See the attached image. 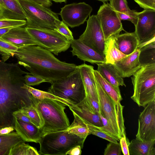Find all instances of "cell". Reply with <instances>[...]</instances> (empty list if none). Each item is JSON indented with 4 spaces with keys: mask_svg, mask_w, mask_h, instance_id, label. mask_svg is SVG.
Returning a JSON list of instances; mask_svg holds the SVG:
<instances>
[{
    "mask_svg": "<svg viewBox=\"0 0 155 155\" xmlns=\"http://www.w3.org/2000/svg\"><path fill=\"white\" fill-rule=\"evenodd\" d=\"M155 140L141 141L136 138L128 145L129 155H155Z\"/></svg>",
    "mask_w": 155,
    "mask_h": 155,
    "instance_id": "cell-23",
    "label": "cell"
},
{
    "mask_svg": "<svg viewBox=\"0 0 155 155\" xmlns=\"http://www.w3.org/2000/svg\"><path fill=\"white\" fill-rule=\"evenodd\" d=\"M14 56L18 64L31 74L51 84L67 76L77 68L76 64L61 61L52 53L39 46L18 48Z\"/></svg>",
    "mask_w": 155,
    "mask_h": 155,
    "instance_id": "cell-2",
    "label": "cell"
},
{
    "mask_svg": "<svg viewBox=\"0 0 155 155\" xmlns=\"http://www.w3.org/2000/svg\"><path fill=\"white\" fill-rule=\"evenodd\" d=\"M72 50L70 51L73 56L77 57L84 62L97 64L106 62L104 56L84 44L78 39L70 41Z\"/></svg>",
    "mask_w": 155,
    "mask_h": 155,
    "instance_id": "cell-15",
    "label": "cell"
},
{
    "mask_svg": "<svg viewBox=\"0 0 155 155\" xmlns=\"http://www.w3.org/2000/svg\"><path fill=\"white\" fill-rule=\"evenodd\" d=\"M98 1L102 2H107L108 1H110V0H97Z\"/></svg>",
    "mask_w": 155,
    "mask_h": 155,
    "instance_id": "cell-52",
    "label": "cell"
},
{
    "mask_svg": "<svg viewBox=\"0 0 155 155\" xmlns=\"http://www.w3.org/2000/svg\"><path fill=\"white\" fill-rule=\"evenodd\" d=\"M134 32L141 46L155 38V10L144 9L138 12Z\"/></svg>",
    "mask_w": 155,
    "mask_h": 155,
    "instance_id": "cell-13",
    "label": "cell"
},
{
    "mask_svg": "<svg viewBox=\"0 0 155 155\" xmlns=\"http://www.w3.org/2000/svg\"><path fill=\"white\" fill-rule=\"evenodd\" d=\"M122 150L120 143L110 142L104 150V155H121Z\"/></svg>",
    "mask_w": 155,
    "mask_h": 155,
    "instance_id": "cell-38",
    "label": "cell"
},
{
    "mask_svg": "<svg viewBox=\"0 0 155 155\" xmlns=\"http://www.w3.org/2000/svg\"><path fill=\"white\" fill-rule=\"evenodd\" d=\"M99 115L103 125V127L104 129L117 137L120 140V139L116 133L109 124L107 119L103 116L101 113H99Z\"/></svg>",
    "mask_w": 155,
    "mask_h": 155,
    "instance_id": "cell-43",
    "label": "cell"
},
{
    "mask_svg": "<svg viewBox=\"0 0 155 155\" xmlns=\"http://www.w3.org/2000/svg\"><path fill=\"white\" fill-rule=\"evenodd\" d=\"M144 9L155 10V0H134Z\"/></svg>",
    "mask_w": 155,
    "mask_h": 155,
    "instance_id": "cell-41",
    "label": "cell"
},
{
    "mask_svg": "<svg viewBox=\"0 0 155 155\" xmlns=\"http://www.w3.org/2000/svg\"><path fill=\"white\" fill-rule=\"evenodd\" d=\"M24 82L26 85L31 86L38 85L46 81L44 79L34 75L28 72L24 75Z\"/></svg>",
    "mask_w": 155,
    "mask_h": 155,
    "instance_id": "cell-39",
    "label": "cell"
},
{
    "mask_svg": "<svg viewBox=\"0 0 155 155\" xmlns=\"http://www.w3.org/2000/svg\"><path fill=\"white\" fill-rule=\"evenodd\" d=\"M39 4L47 7H50L52 5L51 0H26Z\"/></svg>",
    "mask_w": 155,
    "mask_h": 155,
    "instance_id": "cell-47",
    "label": "cell"
},
{
    "mask_svg": "<svg viewBox=\"0 0 155 155\" xmlns=\"http://www.w3.org/2000/svg\"><path fill=\"white\" fill-rule=\"evenodd\" d=\"M69 108L72 112L89 122L97 126H103L99 114L94 111L85 97L80 103Z\"/></svg>",
    "mask_w": 155,
    "mask_h": 155,
    "instance_id": "cell-19",
    "label": "cell"
},
{
    "mask_svg": "<svg viewBox=\"0 0 155 155\" xmlns=\"http://www.w3.org/2000/svg\"><path fill=\"white\" fill-rule=\"evenodd\" d=\"M26 23L25 20H17L9 19L0 15V28L23 26L25 25Z\"/></svg>",
    "mask_w": 155,
    "mask_h": 155,
    "instance_id": "cell-37",
    "label": "cell"
},
{
    "mask_svg": "<svg viewBox=\"0 0 155 155\" xmlns=\"http://www.w3.org/2000/svg\"><path fill=\"white\" fill-rule=\"evenodd\" d=\"M81 149L80 145L75 146L69 150L66 153V155H80L81 153Z\"/></svg>",
    "mask_w": 155,
    "mask_h": 155,
    "instance_id": "cell-46",
    "label": "cell"
},
{
    "mask_svg": "<svg viewBox=\"0 0 155 155\" xmlns=\"http://www.w3.org/2000/svg\"><path fill=\"white\" fill-rule=\"evenodd\" d=\"M54 23L55 28L54 30L70 41L74 39L72 32L64 22L57 19L55 20Z\"/></svg>",
    "mask_w": 155,
    "mask_h": 155,
    "instance_id": "cell-34",
    "label": "cell"
},
{
    "mask_svg": "<svg viewBox=\"0 0 155 155\" xmlns=\"http://www.w3.org/2000/svg\"><path fill=\"white\" fill-rule=\"evenodd\" d=\"M104 54L105 63L113 64L115 61L127 56L119 50L114 36H110L106 40Z\"/></svg>",
    "mask_w": 155,
    "mask_h": 155,
    "instance_id": "cell-24",
    "label": "cell"
},
{
    "mask_svg": "<svg viewBox=\"0 0 155 155\" xmlns=\"http://www.w3.org/2000/svg\"><path fill=\"white\" fill-rule=\"evenodd\" d=\"M0 6H4L2 0H0Z\"/></svg>",
    "mask_w": 155,
    "mask_h": 155,
    "instance_id": "cell-51",
    "label": "cell"
},
{
    "mask_svg": "<svg viewBox=\"0 0 155 155\" xmlns=\"http://www.w3.org/2000/svg\"><path fill=\"white\" fill-rule=\"evenodd\" d=\"M0 129L14 127V112L34 105V98L22 87L24 75L28 72L22 70L18 63H7L0 58Z\"/></svg>",
    "mask_w": 155,
    "mask_h": 155,
    "instance_id": "cell-1",
    "label": "cell"
},
{
    "mask_svg": "<svg viewBox=\"0 0 155 155\" xmlns=\"http://www.w3.org/2000/svg\"><path fill=\"white\" fill-rule=\"evenodd\" d=\"M140 49L138 47L133 53L115 61L113 64L123 78L132 76L141 68L139 60Z\"/></svg>",
    "mask_w": 155,
    "mask_h": 155,
    "instance_id": "cell-16",
    "label": "cell"
},
{
    "mask_svg": "<svg viewBox=\"0 0 155 155\" xmlns=\"http://www.w3.org/2000/svg\"><path fill=\"white\" fill-rule=\"evenodd\" d=\"M144 108L139 115L136 138L141 141L155 140V101Z\"/></svg>",
    "mask_w": 155,
    "mask_h": 155,
    "instance_id": "cell-14",
    "label": "cell"
},
{
    "mask_svg": "<svg viewBox=\"0 0 155 155\" xmlns=\"http://www.w3.org/2000/svg\"><path fill=\"white\" fill-rule=\"evenodd\" d=\"M96 82L102 115L107 119L120 139L126 137L123 113L124 106L115 103L96 80Z\"/></svg>",
    "mask_w": 155,
    "mask_h": 155,
    "instance_id": "cell-7",
    "label": "cell"
},
{
    "mask_svg": "<svg viewBox=\"0 0 155 155\" xmlns=\"http://www.w3.org/2000/svg\"><path fill=\"white\" fill-rule=\"evenodd\" d=\"M87 22L84 32L78 39L104 57V51L106 41L96 15L90 16Z\"/></svg>",
    "mask_w": 155,
    "mask_h": 155,
    "instance_id": "cell-10",
    "label": "cell"
},
{
    "mask_svg": "<svg viewBox=\"0 0 155 155\" xmlns=\"http://www.w3.org/2000/svg\"><path fill=\"white\" fill-rule=\"evenodd\" d=\"M26 17L25 27L55 28L54 21L58 14L48 7L26 0H18Z\"/></svg>",
    "mask_w": 155,
    "mask_h": 155,
    "instance_id": "cell-8",
    "label": "cell"
},
{
    "mask_svg": "<svg viewBox=\"0 0 155 155\" xmlns=\"http://www.w3.org/2000/svg\"><path fill=\"white\" fill-rule=\"evenodd\" d=\"M140 48L139 60L141 67L155 64V38Z\"/></svg>",
    "mask_w": 155,
    "mask_h": 155,
    "instance_id": "cell-25",
    "label": "cell"
},
{
    "mask_svg": "<svg viewBox=\"0 0 155 155\" xmlns=\"http://www.w3.org/2000/svg\"><path fill=\"white\" fill-rule=\"evenodd\" d=\"M120 19L123 20H127L131 22L134 26L137 24L138 19V12L136 10H133V11L130 13H124L117 12Z\"/></svg>",
    "mask_w": 155,
    "mask_h": 155,
    "instance_id": "cell-40",
    "label": "cell"
},
{
    "mask_svg": "<svg viewBox=\"0 0 155 155\" xmlns=\"http://www.w3.org/2000/svg\"><path fill=\"white\" fill-rule=\"evenodd\" d=\"M110 5L117 12L129 13L133 11L129 8L127 0H110Z\"/></svg>",
    "mask_w": 155,
    "mask_h": 155,
    "instance_id": "cell-36",
    "label": "cell"
},
{
    "mask_svg": "<svg viewBox=\"0 0 155 155\" xmlns=\"http://www.w3.org/2000/svg\"><path fill=\"white\" fill-rule=\"evenodd\" d=\"M94 74L96 80L100 84L105 91L118 104L122 100L119 87H116L107 81L100 74L97 70H94Z\"/></svg>",
    "mask_w": 155,
    "mask_h": 155,
    "instance_id": "cell-27",
    "label": "cell"
},
{
    "mask_svg": "<svg viewBox=\"0 0 155 155\" xmlns=\"http://www.w3.org/2000/svg\"><path fill=\"white\" fill-rule=\"evenodd\" d=\"M15 130L12 126H6L0 129V134H6L12 132Z\"/></svg>",
    "mask_w": 155,
    "mask_h": 155,
    "instance_id": "cell-48",
    "label": "cell"
},
{
    "mask_svg": "<svg viewBox=\"0 0 155 155\" xmlns=\"http://www.w3.org/2000/svg\"><path fill=\"white\" fill-rule=\"evenodd\" d=\"M2 38L18 48L29 45L39 46L26 30L25 27H14L4 35Z\"/></svg>",
    "mask_w": 155,
    "mask_h": 155,
    "instance_id": "cell-17",
    "label": "cell"
},
{
    "mask_svg": "<svg viewBox=\"0 0 155 155\" xmlns=\"http://www.w3.org/2000/svg\"><path fill=\"white\" fill-rule=\"evenodd\" d=\"M85 97L89 101L94 111L98 114L101 113V110L99 102L97 101L89 95H85Z\"/></svg>",
    "mask_w": 155,
    "mask_h": 155,
    "instance_id": "cell-44",
    "label": "cell"
},
{
    "mask_svg": "<svg viewBox=\"0 0 155 155\" xmlns=\"http://www.w3.org/2000/svg\"><path fill=\"white\" fill-rule=\"evenodd\" d=\"M13 27H7L0 28V38H2V36Z\"/></svg>",
    "mask_w": 155,
    "mask_h": 155,
    "instance_id": "cell-49",
    "label": "cell"
},
{
    "mask_svg": "<svg viewBox=\"0 0 155 155\" xmlns=\"http://www.w3.org/2000/svg\"><path fill=\"white\" fill-rule=\"evenodd\" d=\"M19 111L28 117L33 124L40 129L41 128L43 121L35 105L24 107Z\"/></svg>",
    "mask_w": 155,
    "mask_h": 155,
    "instance_id": "cell-31",
    "label": "cell"
},
{
    "mask_svg": "<svg viewBox=\"0 0 155 155\" xmlns=\"http://www.w3.org/2000/svg\"><path fill=\"white\" fill-rule=\"evenodd\" d=\"M97 65V71L109 83L116 87L120 86H126L123 78L113 64L104 63Z\"/></svg>",
    "mask_w": 155,
    "mask_h": 155,
    "instance_id": "cell-22",
    "label": "cell"
},
{
    "mask_svg": "<svg viewBox=\"0 0 155 155\" xmlns=\"http://www.w3.org/2000/svg\"><path fill=\"white\" fill-rule=\"evenodd\" d=\"M131 79L134 93L131 98L139 107L155 101V64L141 67Z\"/></svg>",
    "mask_w": 155,
    "mask_h": 155,
    "instance_id": "cell-5",
    "label": "cell"
},
{
    "mask_svg": "<svg viewBox=\"0 0 155 155\" xmlns=\"http://www.w3.org/2000/svg\"><path fill=\"white\" fill-rule=\"evenodd\" d=\"M120 144L122 152L124 155H129L128 148L129 141L126 137H122L120 139Z\"/></svg>",
    "mask_w": 155,
    "mask_h": 155,
    "instance_id": "cell-42",
    "label": "cell"
},
{
    "mask_svg": "<svg viewBox=\"0 0 155 155\" xmlns=\"http://www.w3.org/2000/svg\"><path fill=\"white\" fill-rule=\"evenodd\" d=\"M39 155L37 150L25 142L20 143L12 148L8 155Z\"/></svg>",
    "mask_w": 155,
    "mask_h": 155,
    "instance_id": "cell-32",
    "label": "cell"
},
{
    "mask_svg": "<svg viewBox=\"0 0 155 155\" xmlns=\"http://www.w3.org/2000/svg\"><path fill=\"white\" fill-rule=\"evenodd\" d=\"M14 128L24 142L38 143L42 136L41 129L33 124L14 117Z\"/></svg>",
    "mask_w": 155,
    "mask_h": 155,
    "instance_id": "cell-18",
    "label": "cell"
},
{
    "mask_svg": "<svg viewBox=\"0 0 155 155\" xmlns=\"http://www.w3.org/2000/svg\"><path fill=\"white\" fill-rule=\"evenodd\" d=\"M72 112L74 118V121L66 130L85 140L90 134L89 130L81 118L74 112Z\"/></svg>",
    "mask_w": 155,
    "mask_h": 155,
    "instance_id": "cell-28",
    "label": "cell"
},
{
    "mask_svg": "<svg viewBox=\"0 0 155 155\" xmlns=\"http://www.w3.org/2000/svg\"><path fill=\"white\" fill-rule=\"evenodd\" d=\"M22 87L27 90L32 95L33 97L37 99L48 98L55 100L62 103L65 106L71 107L74 106L73 103L65 99L58 97L48 92H46L35 88L31 86L26 85L25 83Z\"/></svg>",
    "mask_w": 155,
    "mask_h": 155,
    "instance_id": "cell-29",
    "label": "cell"
},
{
    "mask_svg": "<svg viewBox=\"0 0 155 155\" xmlns=\"http://www.w3.org/2000/svg\"><path fill=\"white\" fill-rule=\"evenodd\" d=\"M18 48L9 42L0 38V54L3 61L5 62L11 56L13 57Z\"/></svg>",
    "mask_w": 155,
    "mask_h": 155,
    "instance_id": "cell-33",
    "label": "cell"
},
{
    "mask_svg": "<svg viewBox=\"0 0 155 155\" xmlns=\"http://www.w3.org/2000/svg\"><path fill=\"white\" fill-rule=\"evenodd\" d=\"M4 6L8 10L21 15L26 19L25 15L18 0H2Z\"/></svg>",
    "mask_w": 155,
    "mask_h": 155,
    "instance_id": "cell-35",
    "label": "cell"
},
{
    "mask_svg": "<svg viewBox=\"0 0 155 155\" xmlns=\"http://www.w3.org/2000/svg\"><path fill=\"white\" fill-rule=\"evenodd\" d=\"M85 139L65 130L48 133L41 137L39 143V155H66L73 147L83 148Z\"/></svg>",
    "mask_w": 155,
    "mask_h": 155,
    "instance_id": "cell-4",
    "label": "cell"
},
{
    "mask_svg": "<svg viewBox=\"0 0 155 155\" xmlns=\"http://www.w3.org/2000/svg\"><path fill=\"white\" fill-rule=\"evenodd\" d=\"M13 116L16 119L26 122L32 124L29 117L19 111L14 112Z\"/></svg>",
    "mask_w": 155,
    "mask_h": 155,
    "instance_id": "cell-45",
    "label": "cell"
},
{
    "mask_svg": "<svg viewBox=\"0 0 155 155\" xmlns=\"http://www.w3.org/2000/svg\"><path fill=\"white\" fill-rule=\"evenodd\" d=\"M81 77L85 95L89 96L99 102L93 66L85 63L77 66Z\"/></svg>",
    "mask_w": 155,
    "mask_h": 155,
    "instance_id": "cell-20",
    "label": "cell"
},
{
    "mask_svg": "<svg viewBox=\"0 0 155 155\" xmlns=\"http://www.w3.org/2000/svg\"><path fill=\"white\" fill-rule=\"evenodd\" d=\"M34 105L42 119V135L46 133L64 130L70 126L64 112L65 106L61 102L48 98H34Z\"/></svg>",
    "mask_w": 155,
    "mask_h": 155,
    "instance_id": "cell-3",
    "label": "cell"
},
{
    "mask_svg": "<svg viewBox=\"0 0 155 155\" xmlns=\"http://www.w3.org/2000/svg\"><path fill=\"white\" fill-rule=\"evenodd\" d=\"M54 2H55L58 3H62V2H64L66 3L67 0H52Z\"/></svg>",
    "mask_w": 155,
    "mask_h": 155,
    "instance_id": "cell-50",
    "label": "cell"
},
{
    "mask_svg": "<svg viewBox=\"0 0 155 155\" xmlns=\"http://www.w3.org/2000/svg\"><path fill=\"white\" fill-rule=\"evenodd\" d=\"M49 92L70 101L74 105L81 101L85 93L80 71L77 68L69 75L52 82Z\"/></svg>",
    "mask_w": 155,
    "mask_h": 155,
    "instance_id": "cell-6",
    "label": "cell"
},
{
    "mask_svg": "<svg viewBox=\"0 0 155 155\" xmlns=\"http://www.w3.org/2000/svg\"><path fill=\"white\" fill-rule=\"evenodd\" d=\"M22 142L24 141L16 132L0 134V155H8L12 148Z\"/></svg>",
    "mask_w": 155,
    "mask_h": 155,
    "instance_id": "cell-26",
    "label": "cell"
},
{
    "mask_svg": "<svg viewBox=\"0 0 155 155\" xmlns=\"http://www.w3.org/2000/svg\"><path fill=\"white\" fill-rule=\"evenodd\" d=\"M80 118L87 127L90 134L98 136L110 142L117 143L118 141H119L117 137L106 130L103 126H97Z\"/></svg>",
    "mask_w": 155,
    "mask_h": 155,
    "instance_id": "cell-30",
    "label": "cell"
},
{
    "mask_svg": "<svg viewBox=\"0 0 155 155\" xmlns=\"http://www.w3.org/2000/svg\"><path fill=\"white\" fill-rule=\"evenodd\" d=\"M25 28L40 46L55 55L66 51L71 46L70 41L54 29Z\"/></svg>",
    "mask_w": 155,
    "mask_h": 155,
    "instance_id": "cell-9",
    "label": "cell"
},
{
    "mask_svg": "<svg viewBox=\"0 0 155 155\" xmlns=\"http://www.w3.org/2000/svg\"><path fill=\"white\" fill-rule=\"evenodd\" d=\"M1 14V9L0 8V15Z\"/></svg>",
    "mask_w": 155,
    "mask_h": 155,
    "instance_id": "cell-53",
    "label": "cell"
},
{
    "mask_svg": "<svg viewBox=\"0 0 155 155\" xmlns=\"http://www.w3.org/2000/svg\"><path fill=\"white\" fill-rule=\"evenodd\" d=\"M101 24L105 41L110 37L124 30L121 20L110 4L101 5L96 15Z\"/></svg>",
    "mask_w": 155,
    "mask_h": 155,
    "instance_id": "cell-11",
    "label": "cell"
},
{
    "mask_svg": "<svg viewBox=\"0 0 155 155\" xmlns=\"http://www.w3.org/2000/svg\"><path fill=\"white\" fill-rule=\"evenodd\" d=\"M92 7L84 2L64 5L59 13L62 21L71 28L83 24L92 11Z\"/></svg>",
    "mask_w": 155,
    "mask_h": 155,
    "instance_id": "cell-12",
    "label": "cell"
},
{
    "mask_svg": "<svg viewBox=\"0 0 155 155\" xmlns=\"http://www.w3.org/2000/svg\"><path fill=\"white\" fill-rule=\"evenodd\" d=\"M119 50L127 55L133 53L139 45V41L134 31L114 35Z\"/></svg>",
    "mask_w": 155,
    "mask_h": 155,
    "instance_id": "cell-21",
    "label": "cell"
}]
</instances>
